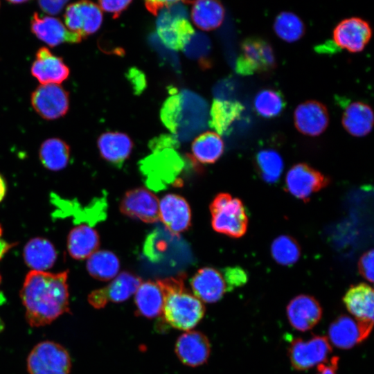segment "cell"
Returning <instances> with one entry per match:
<instances>
[{
  "mask_svg": "<svg viewBox=\"0 0 374 374\" xmlns=\"http://www.w3.org/2000/svg\"><path fill=\"white\" fill-rule=\"evenodd\" d=\"M67 277V271L53 274L32 270L26 275L20 296L30 326L48 325L69 312Z\"/></svg>",
  "mask_w": 374,
  "mask_h": 374,
  "instance_id": "1",
  "label": "cell"
},
{
  "mask_svg": "<svg viewBox=\"0 0 374 374\" xmlns=\"http://www.w3.org/2000/svg\"><path fill=\"white\" fill-rule=\"evenodd\" d=\"M184 275L157 280L164 294V319L172 327L185 331L193 328L203 318L202 301L184 284Z\"/></svg>",
  "mask_w": 374,
  "mask_h": 374,
  "instance_id": "2",
  "label": "cell"
},
{
  "mask_svg": "<svg viewBox=\"0 0 374 374\" xmlns=\"http://www.w3.org/2000/svg\"><path fill=\"white\" fill-rule=\"evenodd\" d=\"M211 224L218 233L240 238L247 231L248 217L242 201L225 193L217 195L210 204Z\"/></svg>",
  "mask_w": 374,
  "mask_h": 374,
  "instance_id": "3",
  "label": "cell"
},
{
  "mask_svg": "<svg viewBox=\"0 0 374 374\" xmlns=\"http://www.w3.org/2000/svg\"><path fill=\"white\" fill-rule=\"evenodd\" d=\"M187 15L186 6L178 1L161 8L157 19V34L168 48L183 49L194 33Z\"/></svg>",
  "mask_w": 374,
  "mask_h": 374,
  "instance_id": "4",
  "label": "cell"
},
{
  "mask_svg": "<svg viewBox=\"0 0 374 374\" xmlns=\"http://www.w3.org/2000/svg\"><path fill=\"white\" fill-rule=\"evenodd\" d=\"M71 367L68 351L60 344L51 341L37 344L27 358L30 374H69Z\"/></svg>",
  "mask_w": 374,
  "mask_h": 374,
  "instance_id": "5",
  "label": "cell"
},
{
  "mask_svg": "<svg viewBox=\"0 0 374 374\" xmlns=\"http://www.w3.org/2000/svg\"><path fill=\"white\" fill-rule=\"evenodd\" d=\"M276 66L271 46L260 37H248L241 45V55L236 62V71L242 75L267 72Z\"/></svg>",
  "mask_w": 374,
  "mask_h": 374,
  "instance_id": "6",
  "label": "cell"
},
{
  "mask_svg": "<svg viewBox=\"0 0 374 374\" xmlns=\"http://www.w3.org/2000/svg\"><path fill=\"white\" fill-rule=\"evenodd\" d=\"M331 353L328 337L321 335H314L308 340L295 339L288 349L291 364L298 371H305L326 362Z\"/></svg>",
  "mask_w": 374,
  "mask_h": 374,
  "instance_id": "7",
  "label": "cell"
},
{
  "mask_svg": "<svg viewBox=\"0 0 374 374\" xmlns=\"http://www.w3.org/2000/svg\"><path fill=\"white\" fill-rule=\"evenodd\" d=\"M31 104L42 118L46 120L57 119L68 112L69 93L60 84H40L32 93Z\"/></svg>",
  "mask_w": 374,
  "mask_h": 374,
  "instance_id": "8",
  "label": "cell"
},
{
  "mask_svg": "<svg viewBox=\"0 0 374 374\" xmlns=\"http://www.w3.org/2000/svg\"><path fill=\"white\" fill-rule=\"evenodd\" d=\"M66 28L82 38L95 33L103 23V11L98 5L88 1L67 6L64 15Z\"/></svg>",
  "mask_w": 374,
  "mask_h": 374,
  "instance_id": "9",
  "label": "cell"
},
{
  "mask_svg": "<svg viewBox=\"0 0 374 374\" xmlns=\"http://www.w3.org/2000/svg\"><path fill=\"white\" fill-rule=\"evenodd\" d=\"M119 208L123 215L145 223L159 220V199L143 187L127 191L120 202Z\"/></svg>",
  "mask_w": 374,
  "mask_h": 374,
  "instance_id": "10",
  "label": "cell"
},
{
  "mask_svg": "<svg viewBox=\"0 0 374 374\" xmlns=\"http://www.w3.org/2000/svg\"><path fill=\"white\" fill-rule=\"evenodd\" d=\"M328 177L305 163H297L288 171L285 177L287 191L295 197L307 200L310 196L325 188Z\"/></svg>",
  "mask_w": 374,
  "mask_h": 374,
  "instance_id": "11",
  "label": "cell"
},
{
  "mask_svg": "<svg viewBox=\"0 0 374 374\" xmlns=\"http://www.w3.org/2000/svg\"><path fill=\"white\" fill-rule=\"evenodd\" d=\"M372 36L368 21L359 17H350L341 21L334 28V44L350 53L362 51Z\"/></svg>",
  "mask_w": 374,
  "mask_h": 374,
  "instance_id": "12",
  "label": "cell"
},
{
  "mask_svg": "<svg viewBox=\"0 0 374 374\" xmlns=\"http://www.w3.org/2000/svg\"><path fill=\"white\" fill-rule=\"evenodd\" d=\"M373 326L359 323L354 318L341 315L329 326L328 340L337 348L350 349L366 339Z\"/></svg>",
  "mask_w": 374,
  "mask_h": 374,
  "instance_id": "13",
  "label": "cell"
},
{
  "mask_svg": "<svg viewBox=\"0 0 374 374\" xmlns=\"http://www.w3.org/2000/svg\"><path fill=\"white\" fill-rule=\"evenodd\" d=\"M294 123L296 130L301 134L310 136H319L329 124L328 109L319 101H305L296 107Z\"/></svg>",
  "mask_w": 374,
  "mask_h": 374,
  "instance_id": "14",
  "label": "cell"
},
{
  "mask_svg": "<svg viewBox=\"0 0 374 374\" xmlns=\"http://www.w3.org/2000/svg\"><path fill=\"white\" fill-rule=\"evenodd\" d=\"M159 220L174 234L186 231L191 225L189 204L180 195H166L159 201Z\"/></svg>",
  "mask_w": 374,
  "mask_h": 374,
  "instance_id": "15",
  "label": "cell"
},
{
  "mask_svg": "<svg viewBox=\"0 0 374 374\" xmlns=\"http://www.w3.org/2000/svg\"><path fill=\"white\" fill-rule=\"evenodd\" d=\"M286 312L290 325L302 332L314 328L322 317V308L319 301L307 294L293 298L287 304Z\"/></svg>",
  "mask_w": 374,
  "mask_h": 374,
  "instance_id": "16",
  "label": "cell"
},
{
  "mask_svg": "<svg viewBox=\"0 0 374 374\" xmlns=\"http://www.w3.org/2000/svg\"><path fill=\"white\" fill-rule=\"evenodd\" d=\"M30 30L39 39L52 47L66 42L78 43L82 39L79 35L69 31L59 19L41 17L37 12L32 16Z\"/></svg>",
  "mask_w": 374,
  "mask_h": 374,
  "instance_id": "17",
  "label": "cell"
},
{
  "mask_svg": "<svg viewBox=\"0 0 374 374\" xmlns=\"http://www.w3.org/2000/svg\"><path fill=\"white\" fill-rule=\"evenodd\" d=\"M175 353L184 364L198 366L204 364L209 357L210 342L203 333L189 330L177 340Z\"/></svg>",
  "mask_w": 374,
  "mask_h": 374,
  "instance_id": "18",
  "label": "cell"
},
{
  "mask_svg": "<svg viewBox=\"0 0 374 374\" xmlns=\"http://www.w3.org/2000/svg\"><path fill=\"white\" fill-rule=\"evenodd\" d=\"M190 285L193 294L201 301L208 303L220 300L227 290L222 272L208 267L199 269L193 275Z\"/></svg>",
  "mask_w": 374,
  "mask_h": 374,
  "instance_id": "19",
  "label": "cell"
},
{
  "mask_svg": "<svg viewBox=\"0 0 374 374\" xmlns=\"http://www.w3.org/2000/svg\"><path fill=\"white\" fill-rule=\"evenodd\" d=\"M63 60L53 55L46 47L39 48L31 66L32 75L41 83L60 84L69 75Z\"/></svg>",
  "mask_w": 374,
  "mask_h": 374,
  "instance_id": "20",
  "label": "cell"
},
{
  "mask_svg": "<svg viewBox=\"0 0 374 374\" xmlns=\"http://www.w3.org/2000/svg\"><path fill=\"white\" fill-rule=\"evenodd\" d=\"M344 305L359 323L373 325L374 292L372 287L366 283L351 286L346 292Z\"/></svg>",
  "mask_w": 374,
  "mask_h": 374,
  "instance_id": "21",
  "label": "cell"
},
{
  "mask_svg": "<svg viewBox=\"0 0 374 374\" xmlns=\"http://www.w3.org/2000/svg\"><path fill=\"white\" fill-rule=\"evenodd\" d=\"M341 123L350 135L355 137L365 136L373 127V111L371 106L365 103L353 102L344 109Z\"/></svg>",
  "mask_w": 374,
  "mask_h": 374,
  "instance_id": "22",
  "label": "cell"
},
{
  "mask_svg": "<svg viewBox=\"0 0 374 374\" xmlns=\"http://www.w3.org/2000/svg\"><path fill=\"white\" fill-rule=\"evenodd\" d=\"M98 148L105 161L121 167L130 155L133 143L124 133L109 132L99 136Z\"/></svg>",
  "mask_w": 374,
  "mask_h": 374,
  "instance_id": "23",
  "label": "cell"
},
{
  "mask_svg": "<svg viewBox=\"0 0 374 374\" xmlns=\"http://www.w3.org/2000/svg\"><path fill=\"white\" fill-rule=\"evenodd\" d=\"M99 244L97 231L86 224L73 228L69 235L68 251L71 256L76 260L88 258L98 251Z\"/></svg>",
  "mask_w": 374,
  "mask_h": 374,
  "instance_id": "24",
  "label": "cell"
},
{
  "mask_svg": "<svg viewBox=\"0 0 374 374\" xmlns=\"http://www.w3.org/2000/svg\"><path fill=\"white\" fill-rule=\"evenodd\" d=\"M134 299L137 311L145 317H156L163 310L164 294L157 281L141 283L135 293Z\"/></svg>",
  "mask_w": 374,
  "mask_h": 374,
  "instance_id": "25",
  "label": "cell"
},
{
  "mask_svg": "<svg viewBox=\"0 0 374 374\" xmlns=\"http://www.w3.org/2000/svg\"><path fill=\"white\" fill-rule=\"evenodd\" d=\"M24 257L26 264L33 271H44L53 265L57 253L48 240L35 238L26 244Z\"/></svg>",
  "mask_w": 374,
  "mask_h": 374,
  "instance_id": "26",
  "label": "cell"
},
{
  "mask_svg": "<svg viewBox=\"0 0 374 374\" xmlns=\"http://www.w3.org/2000/svg\"><path fill=\"white\" fill-rule=\"evenodd\" d=\"M224 18V8L217 1H197L192 6V21L202 30L208 31L218 28Z\"/></svg>",
  "mask_w": 374,
  "mask_h": 374,
  "instance_id": "27",
  "label": "cell"
},
{
  "mask_svg": "<svg viewBox=\"0 0 374 374\" xmlns=\"http://www.w3.org/2000/svg\"><path fill=\"white\" fill-rule=\"evenodd\" d=\"M224 150L223 140L215 132H206L199 135L192 143V155L202 163H213L222 155Z\"/></svg>",
  "mask_w": 374,
  "mask_h": 374,
  "instance_id": "28",
  "label": "cell"
},
{
  "mask_svg": "<svg viewBox=\"0 0 374 374\" xmlns=\"http://www.w3.org/2000/svg\"><path fill=\"white\" fill-rule=\"evenodd\" d=\"M39 156L44 167L52 171H58L67 166L70 157V148L62 139L51 138L42 143Z\"/></svg>",
  "mask_w": 374,
  "mask_h": 374,
  "instance_id": "29",
  "label": "cell"
},
{
  "mask_svg": "<svg viewBox=\"0 0 374 374\" xmlns=\"http://www.w3.org/2000/svg\"><path fill=\"white\" fill-rule=\"evenodd\" d=\"M87 269L92 277L100 280H109L118 275L120 261L110 251H96L87 258Z\"/></svg>",
  "mask_w": 374,
  "mask_h": 374,
  "instance_id": "30",
  "label": "cell"
},
{
  "mask_svg": "<svg viewBox=\"0 0 374 374\" xmlns=\"http://www.w3.org/2000/svg\"><path fill=\"white\" fill-rule=\"evenodd\" d=\"M141 283L139 276L128 271H123L103 289L108 301L121 303L135 294Z\"/></svg>",
  "mask_w": 374,
  "mask_h": 374,
  "instance_id": "31",
  "label": "cell"
},
{
  "mask_svg": "<svg viewBox=\"0 0 374 374\" xmlns=\"http://www.w3.org/2000/svg\"><path fill=\"white\" fill-rule=\"evenodd\" d=\"M244 107L238 102L215 100L211 111V124L219 134L226 132L241 114Z\"/></svg>",
  "mask_w": 374,
  "mask_h": 374,
  "instance_id": "32",
  "label": "cell"
},
{
  "mask_svg": "<svg viewBox=\"0 0 374 374\" xmlns=\"http://www.w3.org/2000/svg\"><path fill=\"white\" fill-rule=\"evenodd\" d=\"M274 30L280 39L293 43L303 37L305 26L297 15L290 11H283L275 18Z\"/></svg>",
  "mask_w": 374,
  "mask_h": 374,
  "instance_id": "33",
  "label": "cell"
},
{
  "mask_svg": "<svg viewBox=\"0 0 374 374\" xmlns=\"http://www.w3.org/2000/svg\"><path fill=\"white\" fill-rule=\"evenodd\" d=\"M253 107L256 113L266 118L279 116L285 107L282 93L274 89L259 91L253 99Z\"/></svg>",
  "mask_w": 374,
  "mask_h": 374,
  "instance_id": "34",
  "label": "cell"
},
{
  "mask_svg": "<svg viewBox=\"0 0 374 374\" xmlns=\"http://www.w3.org/2000/svg\"><path fill=\"white\" fill-rule=\"evenodd\" d=\"M258 168L263 179L268 183L278 181L283 170V160L280 154L271 149L258 152L256 155Z\"/></svg>",
  "mask_w": 374,
  "mask_h": 374,
  "instance_id": "35",
  "label": "cell"
},
{
  "mask_svg": "<svg viewBox=\"0 0 374 374\" xmlns=\"http://www.w3.org/2000/svg\"><path fill=\"white\" fill-rule=\"evenodd\" d=\"M271 253L276 262L281 265L289 266L298 261L301 256V249L293 238L282 235L272 242Z\"/></svg>",
  "mask_w": 374,
  "mask_h": 374,
  "instance_id": "36",
  "label": "cell"
},
{
  "mask_svg": "<svg viewBox=\"0 0 374 374\" xmlns=\"http://www.w3.org/2000/svg\"><path fill=\"white\" fill-rule=\"evenodd\" d=\"M181 108V96L174 95L170 97L165 103L162 111L161 118L164 124L172 132H176Z\"/></svg>",
  "mask_w": 374,
  "mask_h": 374,
  "instance_id": "37",
  "label": "cell"
},
{
  "mask_svg": "<svg viewBox=\"0 0 374 374\" xmlns=\"http://www.w3.org/2000/svg\"><path fill=\"white\" fill-rule=\"evenodd\" d=\"M221 272L226 282L228 291L242 286L247 281V272L240 267H226Z\"/></svg>",
  "mask_w": 374,
  "mask_h": 374,
  "instance_id": "38",
  "label": "cell"
},
{
  "mask_svg": "<svg viewBox=\"0 0 374 374\" xmlns=\"http://www.w3.org/2000/svg\"><path fill=\"white\" fill-rule=\"evenodd\" d=\"M373 250L371 249L360 258L358 269L362 276L371 283L373 282Z\"/></svg>",
  "mask_w": 374,
  "mask_h": 374,
  "instance_id": "39",
  "label": "cell"
},
{
  "mask_svg": "<svg viewBox=\"0 0 374 374\" xmlns=\"http://www.w3.org/2000/svg\"><path fill=\"white\" fill-rule=\"evenodd\" d=\"M131 3L130 1H100L98 6L101 10L112 14L114 16L119 15Z\"/></svg>",
  "mask_w": 374,
  "mask_h": 374,
  "instance_id": "40",
  "label": "cell"
},
{
  "mask_svg": "<svg viewBox=\"0 0 374 374\" xmlns=\"http://www.w3.org/2000/svg\"><path fill=\"white\" fill-rule=\"evenodd\" d=\"M68 1L55 0V1H39L38 5L41 10L46 14L55 15L60 13L64 8Z\"/></svg>",
  "mask_w": 374,
  "mask_h": 374,
  "instance_id": "41",
  "label": "cell"
},
{
  "mask_svg": "<svg viewBox=\"0 0 374 374\" xmlns=\"http://www.w3.org/2000/svg\"><path fill=\"white\" fill-rule=\"evenodd\" d=\"M88 301L95 308H102L108 302L103 288L93 291L89 295Z\"/></svg>",
  "mask_w": 374,
  "mask_h": 374,
  "instance_id": "42",
  "label": "cell"
},
{
  "mask_svg": "<svg viewBox=\"0 0 374 374\" xmlns=\"http://www.w3.org/2000/svg\"><path fill=\"white\" fill-rule=\"evenodd\" d=\"M339 357L334 356L325 363L317 366V374H337Z\"/></svg>",
  "mask_w": 374,
  "mask_h": 374,
  "instance_id": "43",
  "label": "cell"
},
{
  "mask_svg": "<svg viewBox=\"0 0 374 374\" xmlns=\"http://www.w3.org/2000/svg\"><path fill=\"white\" fill-rule=\"evenodd\" d=\"M2 229L0 226V259L8 251V250L13 247L12 244L8 243L3 238H1Z\"/></svg>",
  "mask_w": 374,
  "mask_h": 374,
  "instance_id": "44",
  "label": "cell"
},
{
  "mask_svg": "<svg viewBox=\"0 0 374 374\" xmlns=\"http://www.w3.org/2000/svg\"><path fill=\"white\" fill-rule=\"evenodd\" d=\"M6 191V185L3 178L0 175V202L3 199Z\"/></svg>",
  "mask_w": 374,
  "mask_h": 374,
  "instance_id": "45",
  "label": "cell"
},
{
  "mask_svg": "<svg viewBox=\"0 0 374 374\" xmlns=\"http://www.w3.org/2000/svg\"><path fill=\"white\" fill-rule=\"evenodd\" d=\"M26 2V1H9V3L12 4L22 3Z\"/></svg>",
  "mask_w": 374,
  "mask_h": 374,
  "instance_id": "46",
  "label": "cell"
},
{
  "mask_svg": "<svg viewBox=\"0 0 374 374\" xmlns=\"http://www.w3.org/2000/svg\"><path fill=\"white\" fill-rule=\"evenodd\" d=\"M3 328H4V323H3V320L0 318V332L3 331Z\"/></svg>",
  "mask_w": 374,
  "mask_h": 374,
  "instance_id": "47",
  "label": "cell"
},
{
  "mask_svg": "<svg viewBox=\"0 0 374 374\" xmlns=\"http://www.w3.org/2000/svg\"><path fill=\"white\" fill-rule=\"evenodd\" d=\"M0 283H1V276H0Z\"/></svg>",
  "mask_w": 374,
  "mask_h": 374,
  "instance_id": "48",
  "label": "cell"
}]
</instances>
